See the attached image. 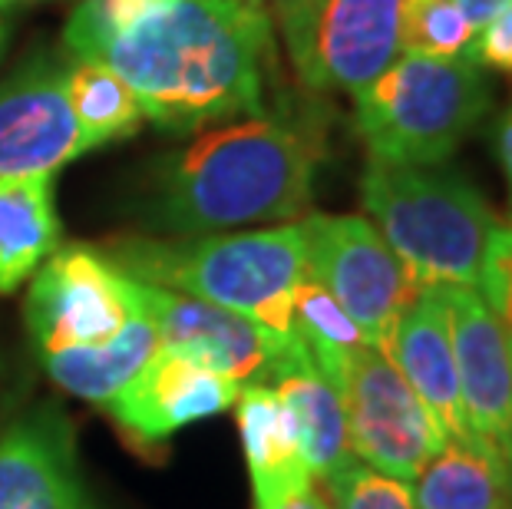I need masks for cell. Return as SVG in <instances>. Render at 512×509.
Instances as JSON below:
<instances>
[{
    "label": "cell",
    "mask_w": 512,
    "mask_h": 509,
    "mask_svg": "<svg viewBox=\"0 0 512 509\" xmlns=\"http://www.w3.org/2000/svg\"><path fill=\"white\" fill-rule=\"evenodd\" d=\"M73 57L126 80L152 123L195 133L265 113L271 24L248 0H152L136 20Z\"/></svg>",
    "instance_id": "1"
},
{
    "label": "cell",
    "mask_w": 512,
    "mask_h": 509,
    "mask_svg": "<svg viewBox=\"0 0 512 509\" xmlns=\"http://www.w3.org/2000/svg\"><path fill=\"white\" fill-rule=\"evenodd\" d=\"M321 136L281 116L212 129L156 172L143 219L166 235H212L308 212Z\"/></svg>",
    "instance_id": "2"
},
{
    "label": "cell",
    "mask_w": 512,
    "mask_h": 509,
    "mask_svg": "<svg viewBox=\"0 0 512 509\" xmlns=\"http://www.w3.org/2000/svg\"><path fill=\"white\" fill-rule=\"evenodd\" d=\"M103 258L133 281L209 301L291 338V298L304 278L301 222L182 242L126 235L113 238Z\"/></svg>",
    "instance_id": "3"
},
{
    "label": "cell",
    "mask_w": 512,
    "mask_h": 509,
    "mask_svg": "<svg viewBox=\"0 0 512 509\" xmlns=\"http://www.w3.org/2000/svg\"><path fill=\"white\" fill-rule=\"evenodd\" d=\"M361 202L420 288H479L489 242L503 222L466 179L433 166L370 159Z\"/></svg>",
    "instance_id": "4"
},
{
    "label": "cell",
    "mask_w": 512,
    "mask_h": 509,
    "mask_svg": "<svg viewBox=\"0 0 512 509\" xmlns=\"http://www.w3.org/2000/svg\"><path fill=\"white\" fill-rule=\"evenodd\" d=\"M486 106L489 83L470 57L403 53L354 93V126L370 159L440 166L470 136Z\"/></svg>",
    "instance_id": "5"
},
{
    "label": "cell",
    "mask_w": 512,
    "mask_h": 509,
    "mask_svg": "<svg viewBox=\"0 0 512 509\" xmlns=\"http://www.w3.org/2000/svg\"><path fill=\"white\" fill-rule=\"evenodd\" d=\"M403 0H275L288 57L308 90L357 93L400 57Z\"/></svg>",
    "instance_id": "6"
},
{
    "label": "cell",
    "mask_w": 512,
    "mask_h": 509,
    "mask_svg": "<svg viewBox=\"0 0 512 509\" xmlns=\"http://www.w3.org/2000/svg\"><path fill=\"white\" fill-rule=\"evenodd\" d=\"M304 272L347 311L374 348H384L420 285L361 215H308L301 222Z\"/></svg>",
    "instance_id": "7"
},
{
    "label": "cell",
    "mask_w": 512,
    "mask_h": 509,
    "mask_svg": "<svg viewBox=\"0 0 512 509\" xmlns=\"http://www.w3.org/2000/svg\"><path fill=\"white\" fill-rule=\"evenodd\" d=\"M337 394L344 404L351 453L384 476L413 483V476L450 440L394 361L374 344H361L347 354Z\"/></svg>",
    "instance_id": "8"
},
{
    "label": "cell",
    "mask_w": 512,
    "mask_h": 509,
    "mask_svg": "<svg viewBox=\"0 0 512 509\" xmlns=\"http://www.w3.org/2000/svg\"><path fill=\"white\" fill-rule=\"evenodd\" d=\"M136 314L133 281L86 245L57 248L40 265L24 305L37 357L106 344Z\"/></svg>",
    "instance_id": "9"
},
{
    "label": "cell",
    "mask_w": 512,
    "mask_h": 509,
    "mask_svg": "<svg viewBox=\"0 0 512 509\" xmlns=\"http://www.w3.org/2000/svg\"><path fill=\"white\" fill-rule=\"evenodd\" d=\"M133 298L139 311L152 321L162 348L189 354L212 371L232 377L235 384H271L304 354L294 334L281 338L245 314L209 305L192 295L133 281Z\"/></svg>",
    "instance_id": "10"
},
{
    "label": "cell",
    "mask_w": 512,
    "mask_h": 509,
    "mask_svg": "<svg viewBox=\"0 0 512 509\" xmlns=\"http://www.w3.org/2000/svg\"><path fill=\"white\" fill-rule=\"evenodd\" d=\"M460 374V397L473 440L512 483V351L503 324L479 288L440 285Z\"/></svg>",
    "instance_id": "11"
},
{
    "label": "cell",
    "mask_w": 512,
    "mask_h": 509,
    "mask_svg": "<svg viewBox=\"0 0 512 509\" xmlns=\"http://www.w3.org/2000/svg\"><path fill=\"white\" fill-rule=\"evenodd\" d=\"M242 387L189 354L159 348L103 410L133 447L156 450L182 427L235 407Z\"/></svg>",
    "instance_id": "12"
},
{
    "label": "cell",
    "mask_w": 512,
    "mask_h": 509,
    "mask_svg": "<svg viewBox=\"0 0 512 509\" xmlns=\"http://www.w3.org/2000/svg\"><path fill=\"white\" fill-rule=\"evenodd\" d=\"M0 509H100L60 404L43 400L0 430Z\"/></svg>",
    "instance_id": "13"
},
{
    "label": "cell",
    "mask_w": 512,
    "mask_h": 509,
    "mask_svg": "<svg viewBox=\"0 0 512 509\" xmlns=\"http://www.w3.org/2000/svg\"><path fill=\"white\" fill-rule=\"evenodd\" d=\"M90 149L60 63H34L0 86V179L53 176Z\"/></svg>",
    "instance_id": "14"
},
{
    "label": "cell",
    "mask_w": 512,
    "mask_h": 509,
    "mask_svg": "<svg viewBox=\"0 0 512 509\" xmlns=\"http://www.w3.org/2000/svg\"><path fill=\"white\" fill-rule=\"evenodd\" d=\"M384 351L403 381L413 387L443 433L450 440L476 443L466 427L463 397H460V374H456V354L450 338V321L440 298V288H420V295L410 301L400 314Z\"/></svg>",
    "instance_id": "15"
},
{
    "label": "cell",
    "mask_w": 512,
    "mask_h": 509,
    "mask_svg": "<svg viewBox=\"0 0 512 509\" xmlns=\"http://www.w3.org/2000/svg\"><path fill=\"white\" fill-rule=\"evenodd\" d=\"M238 433H242L245 463L252 473L255 509H275L294 493L311 486L304 463L298 420L271 384H245L235 400Z\"/></svg>",
    "instance_id": "16"
},
{
    "label": "cell",
    "mask_w": 512,
    "mask_h": 509,
    "mask_svg": "<svg viewBox=\"0 0 512 509\" xmlns=\"http://www.w3.org/2000/svg\"><path fill=\"white\" fill-rule=\"evenodd\" d=\"M53 176L0 179V295L17 291L60 248Z\"/></svg>",
    "instance_id": "17"
},
{
    "label": "cell",
    "mask_w": 512,
    "mask_h": 509,
    "mask_svg": "<svg viewBox=\"0 0 512 509\" xmlns=\"http://www.w3.org/2000/svg\"><path fill=\"white\" fill-rule=\"evenodd\" d=\"M162 348L156 328L143 311L126 324L123 331L106 344H93V348H73L63 354L40 357L43 371L50 381L80 400L90 404H106L113 400L133 377L143 371L146 361Z\"/></svg>",
    "instance_id": "18"
},
{
    "label": "cell",
    "mask_w": 512,
    "mask_h": 509,
    "mask_svg": "<svg viewBox=\"0 0 512 509\" xmlns=\"http://www.w3.org/2000/svg\"><path fill=\"white\" fill-rule=\"evenodd\" d=\"M271 387L281 394V400L291 407L294 420H298L304 463H308L311 476H331L341 463L354 457L351 437H347V417L337 387L324 377L318 367L301 354L281 371Z\"/></svg>",
    "instance_id": "19"
},
{
    "label": "cell",
    "mask_w": 512,
    "mask_h": 509,
    "mask_svg": "<svg viewBox=\"0 0 512 509\" xmlns=\"http://www.w3.org/2000/svg\"><path fill=\"white\" fill-rule=\"evenodd\" d=\"M417 509H512L506 470L466 440H446L443 450L410 483Z\"/></svg>",
    "instance_id": "20"
},
{
    "label": "cell",
    "mask_w": 512,
    "mask_h": 509,
    "mask_svg": "<svg viewBox=\"0 0 512 509\" xmlns=\"http://www.w3.org/2000/svg\"><path fill=\"white\" fill-rule=\"evenodd\" d=\"M291 334L301 341L308 361L337 387L347 354L370 344L361 328L347 318V311L324 291L308 272L298 281L291 298Z\"/></svg>",
    "instance_id": "21"
},
{
    "label": "cell",
    "mask_w": 512,
    "mask_h": 509,
    "mask_svg": "<svg viewBox=\"0 0 512 509\" xmlns=\"http://www.w3.org/2000/svg\"><path fill=\"white\" fill-rule=\"evenodd\" d=\"M67 96L76 123L83 126L90 146H106L113 139L133 136L143 123V106L126 80H119L103 63L80 60L67 70Z\"/></svg>",
    "instance_id": "22"
},
{
    "label": "cell",
    "mask_w": 512,
    "mask_h": 509,
    "mask_svg": "<svg viewBox=\"0 0 512 509\" xmlns=\"http://www.w3.org/2000/svg\"><path fill=\"white\" fill-rule=\"evenodd\" d=\"M476 40L473 24L453 0H403L400 50L417 57H470Z\"/></svg>",
    "instance_id": "23"
},
{
    "label": "cell",
    "mask_w": 512,
    "mask_h": 509,
    "mask_svg": "<svg viewBox=\"0 0 512 509\" xmlns=\"http://www.w3.org/2000/svg\"><path fill=\"white\" fill-rule=\"evenodd\" d=\"M324 483H328L331 509H417L410 483L377 473L357 457L324 476Z\"/></svg>",
    "instance_id": "24"
},
{
    "label": "cell",
    "mask_w": 512,
    "mask_h": 509,
    "mask_svg": "<svg viewBox=\"0 0 512 509\" xmlns=\"http://www.w3.org/2000/svg\"><path fill=\"white\" fill-rule=\"evenodd\" d=\"M479 295L486 298L489 311L503 324L512 351V225H503L489 242L483 275H479Z\"/></svg>",
    "instance_id": "25"
},
{
    "label": "cell",
    "mask_w": 512,
    "mask_h": 509,
    "mask_svg": "<svg viewBox=\"0 0 512 509\" xmlns=\"http://www.w3.org/2000/svg\"><path fill=\"white\" fill-rule=\"evenodd\" d=\"M470 60L479 67L512 70V0L476 34Z\"/></svg>",
    "instance_id": "26"
},
{
    "label": "cell",
    "mask_w": 512,
    "mask_h": 509,
    "mask_svg": "<svg viewBox=\"0 0 512 509\" xmlns=\"http://www.w3.org/2000/svg\"><path fill=\"white\" fill-rule=\"evenodd\" d=\"M24 397V374L7 361V354L0 351V430L14 420V410Z\"/></svg>",
    "instance_id": "27"
},
{
    "label": "cell",
    "mask_w": 512,
    "mask_h": 509,
    "mask_svg": "<svg viewBox=\"0 0 512 509\" xmlns=\"http://www.w3.org/2000/svg\"><path fill=\"white\" fill-rule=\"evenodd\" d=\"M453 4L463 10L466 20H470L473 30L479 34V30H483V27L489 24V20H493V17L499 14V10H503V7L509 4V0H453Z\"/></svg>",
    "instance_id": "28"
},
{
    "label": "cell",
    "mask_w": 512,
    "mask_h": 509,
    "mask_svg": "<svg viewBox=\"0 0 512 509\" xmlns=\"http://www.w3.org/2000/svg\"><path fill=\"white\" fill-rule=\"evenodd\" d=\"M275 509H331V500L324 496L318 486H308V490H301V493H294L291 500L285 503H278Z\"/></svg>",
    "instance_id": "29"
},
{
    "label": "cell",
    "mask_w": 512,
    "mask_h": 509,
    "mask_svg": "<svg viewBox=\"0 0 512 509\" xmlns=\"http://www.w3.org/2000/svg\"><path fill=\"white\" fill-rule=\"evenodd\" d=\"M496 149H499V162H503V172L509 179V192H512V110L506 113L503 126L496 133Z\"/></svg>",
    "instance_id": "30"
},
{
    "label": "cell",
    "mask_w": 512,
    "mask_h": 509,
    "mask_svg": "<svg viewBox=\"0 0 512 509\" xmlns=\"http://www.w3.org/2000/svg\"><path fill=\"white\" fill-rule=\"evenodd\" d=\"M7 47H10V20L0 17V60H4Z\"/></svg>",
    "instance_id": "31"
},
{
    "label": "cell",
    "mask_w": 512,
    "mask_h": 509,
    "mask_svg": "<svg viewBox=\"0 0 512 509\" xmlns=\"http://www.w3.org/2000/svg\"><path fill=\"white\" fill-rule=\"evenodd\" d=\"M4 4H14V0H0V7H4Z\"/></svg>",
    "instance_id": "32"
},
{
    "label": "cell",
    "mask_w": 512,
    "mask_h": 509,
    "mask_svg": "<svg viewBox=\"0 0 512 509\" xmlns=\"http://www.w3.org/2000/svg\"><path fill=\"white\" fill-rule=\"evenodd\" d=\"M248 4H261V0H248Z\"/></svg>",
    "instance_id": "33"
}]
</instances>
